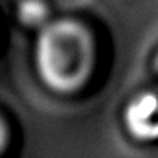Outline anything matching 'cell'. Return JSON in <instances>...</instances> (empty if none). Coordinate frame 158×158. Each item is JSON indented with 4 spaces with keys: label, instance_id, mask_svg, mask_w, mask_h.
<instances>
[{
    "label": "cell",
    "instance_id": "cell-1",
    "mask_svg": "<svg viewBox=\"0 0 158 158\" xmlns=\"http://www.w3.org/2000/svg\"><path fill=\"white\" fill-rule=\"evenodd\" d=\"M37 60L44 81L50 87L58 91H73L91 72V37L75 21H54L39 37Z\"/></svg>",
    "mask_w": 158,
    "mask_h": 158
},
{
    "label": "cell",
    "instance_id": "cell-2",
    "mask_svg": "<svg viewBox=\"0 0 158 158\" xmlns=\"http://www.w3.org/2000/svg\"><path fill=\"white\" fill-rule=\"evenodd\" d=\"M46 14H48V10H46V6L41 0H25L19 6V18L27 25H39V23H43L46 19Z\"/></svg>",
    "mask_w": 158,
    "mask_h": 158
},
{
    "label": "cell",
    "instance_id": "cell-3",
    "mask_svg": "<svg viewBox=\"0 0 158 158\" xmlns=\"http://www.w3.org/2000/svg\"><path fill=\"white\" fill-rule=\"evenodd\" d=\"M4 143H6V129H4L2 122H0V151L4 148Z\"/></svg>",
    "mask_w": 158,
    "mask_h": 158
}]
</instances>
